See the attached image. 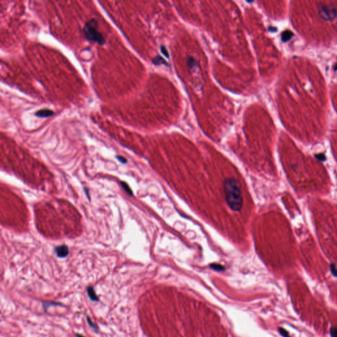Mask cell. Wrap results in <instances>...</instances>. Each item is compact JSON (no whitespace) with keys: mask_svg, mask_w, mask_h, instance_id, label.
I'll return each mask as SVG.
<instances>
[{"mask_svg":"<svg viewBox=\"0 0 337 337\" xmlns=\"http://www.w3.org/2000/svg\"><path fill=\"white\" fill-rule=\"evenodd\" d=\"M83 30L85 36L88 40L97 42L99 45H103L106 43L102 34L98 30V22L96 19H92L85 24Z\"/></svg>","mask_w":337,"mask_h":337,"instance_id":"2","label":"cell"},{"mask_svg":"<svg viewBox=\"0 0 337 337\" xmlns=\"http://www.w3.org/2000/svg\"><path fill=\"white\" fill-rule=\"evenodd\" d=\"M152 62L154 65H161V64H163V65H167V61H166L163 58H161V57L159 56V55H157L156 57H155V58L152 60Z\"/></svg>","mask_w":337,"mask_h":337,"instance_id":"7","label":"cell"},{"mask_svg":"<svg viewBox=\"0 0 337 337\" xmlns=\"http://www.w3.org/2000/svg\"><path fill=\"white\" fill-rule=\"evenodd\" d=\"M315 158L320 161H325L326 160V157L324 154H317L315 155Z\"/></svg>","mask_w":337,"mask_h":337,"instance_id":"12","label":"cell"},{"mask_svg":"<svg viewBox=\"0 0 337 337\" xmlns=\"http://www.w3.org/2000/svg\"><path fill=\"white\" fill-rule=\"evenodd\" d=\"M117 158L118 159V161H121V163H126V159H125L123 157H122V156H117Z\"/></svg>","mask_w":337,"mask_h":337,"instance_id":"15","label":"cell"},{"mask_svg":"<svg viewBox=\"0 0 337 337\" xmlns=\"http://www.w3.org/2000/svg\"><path fill=\"white\" fill-rule=\"evenodd\" d=\"M291 32H288V31L284 32L283 34V35H282L283 40V41L288 40L291 38Z\"/></svg>","mask_w":337,"mask_h":337,"instance_id":"11","label":"cell"},{"mask_svg":"<svg viewBox=\"0 0 337 337\" xmlns=\"http://www.w3.org/2000/svg\"><path fill=\"white\" fill-rule=\"evenodd\" d=\"M76 336H77V337H85V336H82V335H80V334H77V335H76Z\"/></svg>","mask_w":337,"mask_h":337,"instance_id":"16","label":"cell"},{"mask_svg":"<svg viewBox=\"0 0 337 337\" xmlns=\"http://www.w3.org/2000/svg\"><path fill=\"white\" fill-rule=\"evenodd\" d=\"M55 252L59 258H65L69 254V249L67 246L62 245L55 248Z\"/></svg>","mask_w":337,"mask_h":337,"instance_id":"4","label":"cell"},{"mask_svg":"<svg viewBox=\"0 0 337 337\" xmlns=\"http://www.w3.org/2000/svg\"><path fill=\"white\" fill-rule=\"evenodd\" d=\"M317 13L321 18L327 21H334L337 17V9L333 4H319Z\"/></svg>","mask_w":337,"mask_h":337,"instance_id":"3","label":"cell"},{"mask_svg":"<svg viewBox=\"0 0 337 337\" xmlns=\"http://www.w3.org/2000/svg\"><path fill=\"white\" fill-rule=\"evenodd\" d=\"M86 319H87V322H88V325H90V327H92V329H94V330L95 331H96V332H98V330H99L98 325H96V323H93V322H92V319H90V317H86Z\"/></svg>","mask_w":337,"mask_h":337,"instance_id":"9","label":"cell"},{"mask_svg":"<svg viewBox=\"0 0 337 337\" xmlns=\"http://www.w3.org/2000/svg\"><path fill=\"white\" fill-rule=\"evenodd\" d=\"M54 114V112L51 110H47V109H44V110H40L36 112L35 115L38 117L40 118H46L52 116Z\"/></svg>","mask_w":337,"mask_h":337,"instance_id":"5","label":"cell"},{"mask_svg":"<svg viewBox=\"0 0 337 337\" xmlns=\"http://www.w3.org/2000/svg\"><path fill=\"white\" fill-rule=\"evenodd\" d=\"M121 185L122 186V188H124V189L125 190V191H126V192L128 194H129L130 195H132V191H131V189L129 188V185H128L126 183H124V182H121Z\"/></svg>","mask_w":337,"mask_h":337,"instance_id":"10","label":"cell"},{"mask_svg":"<svg viewBox=\"0 0 337 337\" xmlns=\"http://www.w3.org/2000/svg\"><path fill=\"white\" fill-rule=\"evenodd\" d=\"M210 267L212 269L216 271H224L225 269V267L223 266V265H221L220 264H216V263L211 264L210 265Z\"/></svg>","mask_w":337,"mask_h":337,"instance_id":"8","label":"cell"},{"mask_svg":"<svg viewBox=\"0 0 337 337\" xmlns=\"http://www.w3.org/2000/svg\"><path fill=\"white\" fill-rule=\"evenodd\" d=\"M87 293L90 300L93 302H98L99 298L97 296L96 292L94 290V288L92 286H89L87 288Z\"/></svg>","mask_w":337,"mask_h":337,"instance_id":"6","label":"cell"},{"mask_svg":"<svg viewBox=\"0 0 337 337\" xmlns=\"http://www.w3.org/2000/svg\"><path fill=\"white\" fill-rule=\"evenodd\" d=\"M224 194L228 206L233 211H239L243 205V199L238 180L228 179L224 183Z\"/></svg>","mask_w":337,"mask_h":337,"instance_id":"1","label":"cell"},{"mask_svg":"<svg viewBox=\"0 0 337 337\" xmlns=\"http://www.w3.org/2000/svg\"><path fill=\"white\" fill-rule=\"evenodd\" d=\"M161 52H162L163 54L165 56L167 57V58H169V53H168V51H167V49H166V47H165V46H161Z\"/></svg>","mask_w":337,"mask_h":337,"instance_id":"13","label":"cell"},{"mask_svg":"<svg viewBox=\"0 0 337 337\" xmlns=\"http://www.w3.org/2000/svg\"><path fill=\"white\" fill-rule=\"evenodd\" d=\"M331 272L333 273V274L335 275V276H337V269L335 267V265L333 264H331Z\"/></svg>","mask_w":337,"mask_h":337,"instance_id":"14","label":"cell"}]
</instances>
